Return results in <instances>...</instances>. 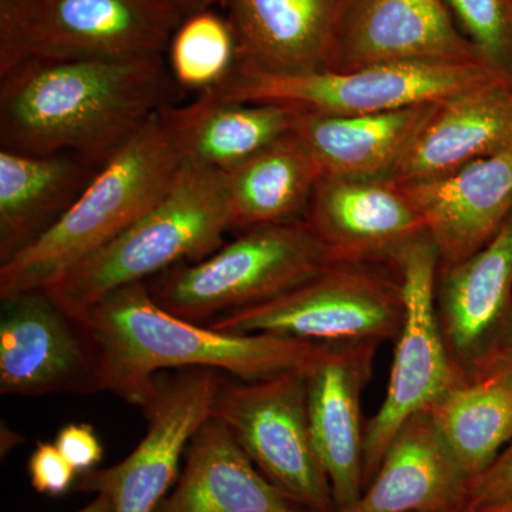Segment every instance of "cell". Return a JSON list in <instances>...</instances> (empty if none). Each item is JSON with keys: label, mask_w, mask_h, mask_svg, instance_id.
Listing matches in <instances>:
<instances>
[{"label": "cell", "mask_w": 512, "mask_h": 512, "mask_svg": "<svg viewBox=\"0 0 512 512\" xmlns=\"http://www.w3.org/2000/svg\"><path fill=\"white\" fill-rule=\"evenodd\" d=\"M487 510H497L498 512H512V494L503 503L498 504L497 507L487 508Z\"/></svg>", "instance_id": "35"}, {"label": "cell", "mask_w": 512, "mask_h": 512, "mask_svg": "<svg viewBox=\"0 0 512 512\" xmlns=\"http://www.w3.org/2000/svg\"><path fill=\"white\" fill-rule=\"evenodd\" d=\"M168 69L180 89L198 94L222 86L239 63L234 29L214 8L185 16L167 49Z\"/></svg>", "instance_id": "27"}, {"label": "cell", "mask_w": 512, "mask_h": 512, "mask_svg": "<svg viewBox=\"0 0 512 512\" xmlns=\"http://www.w3.org/2000/svg\"><path fill=\"white\" fill-rule=\"evenodd\" d=\"M434 302L458 382L490 373L512 315V214L481 251L439 269Z\"/></svg>", "instance_id": "13"}, {"label": "cell", "mask_w": 512, "mask_h": 512, "mask_svg": "<svg viewBox=\"0 0 512 512\" xmlns=\"http://www.w3.org/2000/svg\"><path fill=\"white\" fill-rule=\"evenodd\" d=\"M165 5L177 10L183 18L200 10L214 8L218 6V0H160Z\"/></svg>", "instance_id": "33"}, {"label": "cell", "mask_w": 512, "mask_h": 512, "mask_svg": "<svg viewBox=\"0 0 512 512\" xmlns=\"http://www.w3.org/2000/svg\"><path fill=\"white\" fill-rule=\"evenodd\" d=\"M154 512H312L289 500L252 463L222 421L191 439L173 493Z\"/></svg>", "instance_id": "22"}, {"label": "cell", "mask_w": 512, "mask_h": 512, "mask_svg": "<svg viewBox=\"0 0 512 512\" xmlns=\"http://www.w3.org/2000/svg\"><path fill=\"white\" fill-rule=\"evenodd\" d=\"M77 320L92 348L99 393L116 394L140 409L163 370L207 367L241 382H259L309 369L326 348L180 318L158 305L146 282L109 293Z\"/></svg>", "instance_id": "2"}, {"label": "cell", "mask_w": 512, "mask_h": 512, "mask_svg": "<svg viewBox=\"0 0 512 512\" xmlns=\"http://www.w3.org/2000/svg\"><path fill=\"white\" fill-rule=\"evenodd\" d=\"M306 370L259 382L224 377L211 416L228 427L256 468L289 500L312 512H338L312 440Z\"/></svg>", "instance_id": "9"}, {"label": "cell", "mask_w": 512, "mask_h": 512, "mask_svg": "<svg viewBox=\"0 0 512 512\" xmlns=\"http://www.w3.org/2000/svg\"><path fill=\"white\" fill-rule=\"evenodd\" d=\"M463 512H498V511L497 510H474V511L466 510Z\"/></svg>", "instance_id": "36"}, {"label": "cell", "mask_w": 512, "mask_h": 512, "mask_svg": "<svg viewBox=\"0 0 512 512\" xmlns=\"http://www.w3.org/2000/svg\"><path fill=\"white\" fill-rule=\"evenodd\" d=\"M181 164L157 113L101 165L55 227L0 265V299L49 288L109 244L164 197Z\"/></svg>", "instance_id": "4"}, {"label": "cell", "mask_w": 512, "mask_h": 512, "mask_svg": "<svg viewBox=\"0 0 512 512\" xmlns=\"http://www.w3.org/2000/svg\"><path fill=\"white\" fill-rule=\"evenodd\" d=\"M224 376L207 367L160 373L141 407L148 423L144 439L116 466L80 474L74 490L106 495L114 512L156 511L192 437L211 416Z\"/></svg>", "instance_id": "11"}, {"label": "cell", "mask_w": 512, "mask_h": 512, "mask_svg": "<svg viewBox=\"0 0 512 512\" xmlns=\"http://www.w3.org/2000/svg\"><path fill=\"white\" fill-rule=\"evenodd\" d=\"M330 264L328 252L302 220L248 229L202 261L175 266L146 284L168 312L212 323L272 301Z\"/></svg>", "instance_id": "5"}, {"label": "cell", "mask_w": 512, "mask_h": 512, "mask_svg": "<svg viewBox=\"0 0 512 512\" xmlns=\"http://www.w3.org/2000/svg\"><path fill=\"white\" fill-rule=\"evenodd\" d=\"M423 215L439 269L466 261L490 244L512 214V144L421 183L400 185Z\"/></svg>", "instance_id": "17"}, {"label": "cell", "mask_w": 512, "mask_h": 512, "mask_svg": "<svg viewBox=\"0 0 512 512\" xmlns=\"http://www.w3.org/2000/svg\"><path fill=\"white\" fill-rule=\"evenodd\" d=\"M178 89L164 56L30 60L0 74V144L104 164Z\"/></svg>", "instance_id": "1"}, {"label": "cell", "mask_w": 512, "mask_h": 512, "mask_svg": "<svg viewBox=\"0 0 512 512\" xmlns=\"http://www.w3.org/2000/svg\"><path fill=\"white\" fill-rule=\"evenodd\" d=\"M497 79L504 80L483 63L399 62L299 74L259 72L238 63L227 82L211 92L238 103H276L328 116H359L439 103Z\"/></svg>", "instance_id": "7"}, {"label": "cell", "mask_w": 512, "mask_h": 512, "mask_svg": "<svg viewBox=\"0 0 512 512\" xmlns=\"http://www.w3.org/2000/svg\"><path fill=\"white\" fill-rule=\"evenodd\" d=\"M512 494V443L488 468L483 476L471 485L470 500L466 510H487L497 507Z\"/></svg>", "instance_id": "31"}, {"label": "cell", "mask_w": 512, "mask_h": 512, "mask_svg": "<svg viewBox=\"0 0 512 512\" xmlns=\"http://www.w3.org/2000/svg\"><path fill=\"white\" fill-rule=\"evenodd\" d=\"M393 269L402 284L404 322L394 340L396 349L386 397L379 412L367 420L365 490L403 424L429 410L451 387L460 383L437 322L434 291L439 254L430 235L410 245Z\"/></svg>", "instance_id": "10"}, {"label": "cell", "mask_w": 512, "mask_h": 512, "mask_svg": "<svg viewBox=\"0 0 512 512\" xmlns=\"http://www.w3.org/2000/svg\"><path fill=\"white\" fill-rule=\"evenodd\" d=\"M436 104L359 116L295 109L292 131L309 148L322 175L387 180Z\"/></svg>", "instance_id": "24"}, {"label": "cell", "mask_w": 512, "mask_h": 512, "mask_svg": "<svg viewBox=\"0 0 512 512\" xmlns=\"http://www.w3.org/2000/svg\"><path fill=\"white\" fill-rule=\"evenodd\" d=\"M231 229L302 221L322 177L309 148L293 131L224 173Z\"/></svg>", "instance_id": "25"}, {"label": "cell", "mask_w": 512, "mask_h": 512, "mask_svg": "<svg viewBox=\"0 0 512 512\" xmlns=\"http://www.w3.org/2000/svg\"><path fill=\"white\" fill-rule=\"evenodd\" d=\"M74 153L0 150V265L46 235L101 168Z\"/></svg>", "instance_id": "21"}, {"label": "cell", "mask_w": 512, "mask_h": 512, "mask_svg": "<svg viewBox=\"0 0 512 512\" xmlns=\"http://www.w3.org/2000/svg\"><path fill=\"white\" fill-rule=\"evenodd\" d=\"M345 0H218L239 47L259 72L299 74L328 67Z\"/></svg>", "instance_id": "19"}, {"label": "cell", "mask_w": 512, "mask_h": 512, "mask_svg": "<svg viewBox=\"0 0 512 512\" xmlns=\"http://www.w3.org/2000/svg\"><path fill=\"white\" fill-rule=\"evenodd\" d=\"M30 484L37 493L60 497L76 484L79 474L63 457L55 443H37L28 463Z\"/></svg>", "instance_id": "29"}, {"label": "cell", "mask_w": 512, "mask_h": 512, "mask_svg": "<svg viewBox=\"0 0 512 512\" xmlns=\"http://www.w3.org/2000/svg\"><path fill=\"white\" fill-rule=\"evenodd\" d=\"M377 348L326 345L305 373L312 440L338 512L349 511L365 491L367 420L362 396L372 379Z\"/></svg>", "instance_id": "16"}, {"label": "cell", "mask_w": 512, "mask_h": 512, "mask_svg": "<svg viewBox=\"0 0 512 512\" xmlns=\"http://www.w3.org/2000/svg\"><path fill=\"white\" fill-rule=\"evenodd\" d=\"M55 444L79 476L94 470L103 460V444L90 424H66L57 433Z\"/></svg>", "instance_id": "30"}, {"label": "cell", "mask_w": 512, "mask_h": 512, "mask_svg": "<svg viewBox=\"0 0 512 512\" xmlns=\"http://www.w3.org/2000/svg\"><path fill=\"white\" fill-rule=\"evenodd\" d=\"M77 512H114V510L111 501L106 495L96 494V498H94L92 503Z\"/></svg>", "instance_id": "34"}, {"label": "cell", "mask_w": 512, "mask_h": 512, "mask_svg": "<svg viewBox=\"0 0 512 512\" xmlns=\"http://www.w3.org/2000/svg\"><path fill=\"white\" fill-rule=\"evenodd\" d=\"M494 370H505L512 375V315L505 329L504 338L501 340L500 350H498L497 359H495Z\"/></svg>", "instance_id": "32"}, {"label": "cell", "mask_w": 512, "mask_h": 512, "mask_svg": "<svg viewBox=\"0 0 512 512\" xmlns=\"http://www.w3.org/2000/svg\"><path fill=\"white\" fill-rule=\"evenodd\" d=\"M471 485L426 410L397 431L375 477L346 512H463Z\"/></svg>", "instance_id": "20"}, {"label": "cell", "mask_w": 512, "mask_h": 512, "mask_svg": "<svg viewBox=\"0 0 512 512\" xmlns=\"http://www.w3.org/2000/svg\"><path fill=\"white\" fill-rule=\"evenodd\" d=\"M0 301V393H99L96 363L82 325L46 289Z\"/></svg>", "instance_id": "12"}, {"label": "cell", "mask_w": 512, "mask_h": 512, "mask_svg": "<svg viewBox=\"0 0 512 512\" xmlns=\"http://www.w3.org/2000/svg\"><path fill=\"white\" fill-rule=\"evenodd\" d=\"M510 144L512 87L497 79L439 101L386 181L433 180Z\"/></svg>", "instance_id": "18"}, {"label": "cell", "mask_w": 512, "mask_h": 512, "mask_svg": "<svg viewBox=\"0 0 512 512\" xmlns=\"http://www.w3.org/2000/svg\"><path fill=\"white\" fill-rule=\"evenodd\" d=\"M303 221L342 264L394 268L410 245L429 235L423 215L400 185L322 175Z\"/></svg>", "instance_id": "14"}, {"label": "cell", "mask_w": 512, "mask_h": 512, "mask_svg": "<svg viewBox=\"0 0 512 512\" xmlns=\"http://www.w3.org/2000/svg\"><path fill=\"white\" fill-rule=\"evenodd\" d=\"M427 412L474 483L512 443V375L494 370L457 383Z\"/></svg>", "instance_id": "26"}, {"label": "cell", "mask_w": 512, "mask_h": 512, "mask_svg": "<svg viewBox=\"0 0 512 512\" xmlns=\"http://www.w3.org/2000/svg\"><path fill=\"white\" fill-rule=\"evenodd\" d=\"M183 19L160 0H0V74L30 60L164 56Z\"/></svg>", "instance_id": "6"}, {"label": "cell", "mask_w": 512, "mask_h": 512, "mask_svg": "<svg viewBox=\"0 0 512 512\" xmlns=\"http://www.w3.org/2000/svg\"><path fill=\"white\" fill-rule=\"evenodd\" d=\"M404 322L399 275L379 265L332 262L291 291L228 313L211 328L271 333L318 345H376L396 340Z\"/></svg>", "instance_id": "8"}, {"label": "cell", "mask_w": 512, "mask_h": 512, "mask_svg": "<svg viewBox=\"0 0 512 512\" xmlns=\"http://www.w3.org/2000/svg\"><path fill=\"white\" fill-rule=\"evenodd\" d=\"M296 110L276 103H238L212 92L160 111L181 160L227 171L291 133Z\"/></svg>", "instance_id": "23"}, {"label": "cell", "mask_w": 512, "mask_h": 512, "mask_svg": "<svg viewBox=\"0 0 512 512\" xmlns=\"http://www.w3.org/2000/svg\"><path fill=\"white\" fill-rule=\"evenodd\" d=\"M228 231L231 217L224 173L183 161L157 204L46 291L77 319L123 286L202 261L224 245Z\"/></svg>", "instance_id": "3"}, {"label": "cell", "mask_w": 512, "mask_h": 512, "mask_svg": "<svg viewBox=\"0 0 512 512\" xmlns=\"http://www.w3.org/2000/svg\"><path fill=\"white\" fill-rule=\"evenodd\" d=\"M399 62L483 63L444 0H345L325 70Z\"/></svg>", "instance_id": "15"}, {"label": "cell", "mask_w": 512, "mask_h": 512, "mask_svg": "<svg viewBox=\"0 0 512 512\" xmlns=\"http://www.w3.org/2000/svg\"><path fill=\"white\" fill-rule=\"evenodd\" d=\"M481 62L512 87V0H444Z\"/></svg>", "instance_id": "28"}]
</instances>
